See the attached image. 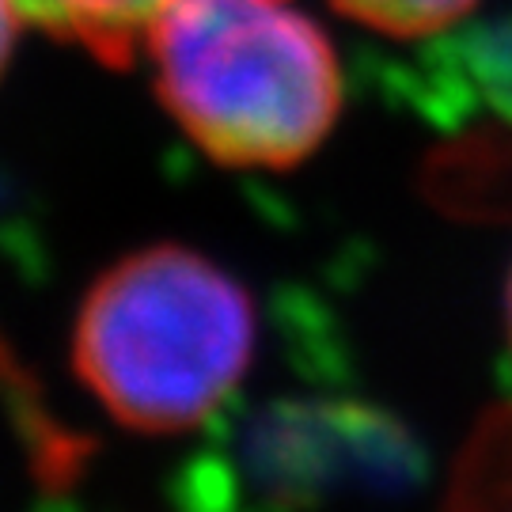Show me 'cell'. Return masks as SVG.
<instances>
[{
    "label": "cell",
    "instance_id": "1",
    "mask_svg": "<svg viewBox=\"0 0 512 512\" xmlns=\"http://www.w3.org/2000/svg\"><path fill=\"white\" fill-rule=\"evenodd\" d=\"M145 57L167 114L232 171L304 164L342 114L334 42L296 0H167Z\"/></svg>",
    "mask_w": 512,
    "mask_h": 512
},
{
    "label": "cell",
    "instance_id": "2",
    "mask_svg": "<svg viewBox=\"0 0 512 512\" xmlns=\"http://www.w3.org/2000/svg\"><path fill=\"white\" fill-rule=\"evenodd\" d=\"M255 338V304L236 277L183 243H152L84 293L73 372L118 425L186 433L236 395Z\"/></svg>",
    "mask_w": 512,
    "mask_h": 512
},
{
    "label": "cell",
    "instance_id": "3",
    "mask_svg": "<svg viewBox=\"0 0 512 512\" xmlns=\"http://www.w3.org/2000/svg\"><path fill=\"white\" fill-rule=\"evenodd\" d=\"M164 4L167 0H19L31 23L110 69H126L145 54L148 27Z\"/></svg>",
    "mask_w": 512,
    "mask_h": 512
},
{
    "label": "cell",
    "instance_id": "4",
    "mask_svg": "<svg viewBox=\"0 0 512 512\" xmlns=\"http://www.w3.org/2000/svg\"><path fill=\"white\" fill-rule=\"evenodd\" d=\"M444 80L463 92V107H482L512 126V19L478 23L440 42Z\"/></svg>",
    "mask_w": 512,
    "mask_h": 512
},
{
    "label": "cell",
    "instance_id": "5",
    "mask_svg": "<svg viewBox=\"0 0 512 512\" xmlns=\"http://www.w3.org/2000/svg\"><path fill=\"white\" fill-rule=\"evenodd\" d=\"M448 512H512V406L478 425L459 459Z\"/></svg>",
    "mask_w": 512,
    "mask_h": 512
},
{
    "label": "cell",
    "instance_id": "6",
    "mask_svg": "<svg viewBox=\"0 0 512 512\" xmlns=\"http://www.w3.org/2000/svg\"><path fill=\"white\" fill-rule=\"evenodd\" d=\"M452 171H463L456 194L463 209L486 217L512 213V126L505 133H478Z\"/></svg>",
    "mask_w": 512,
    "mask_h": 512
},
{
    "label": "cell",
    "instance_id": "7",
    "mask_svg": "<svg viewBox=\"0 0 512 512\" xmlns=\"http://www.w3.org/2000/svg\"><path fill=\"white\" fill-rule=\"evenodd\" d=\"M334 12L391 38H425L448 31L475 12L478 0H330Z\"/></svg>",
    "mask_w": 512,
    "mask_h": 512
},
{
    "label": "cell",
    "instance_id": "8",
    "mask_svg": "<svg viewBox=\"0 0 512 512\" xmlns=\"http://www.w3.org/2000/svg\"><path fill=\"white\" fill-rule=\"evenodd\" d=\"M23 8L19 0H0V76L8 69V61L16 54V42H19V23H23Z\"/></svg>",
    "mask_w": 512,
    "mask_h": 512
},
{
    "label": "cell",
    "instance_id": "9",
    "mask_svg": "<svg viewBox=\"0 0 512 512\" xmlns=\"http://www.w3.org/2000/svg\"><path fill=\"white\" fill-rule=\"evenodd\" d=\"M505 327H509V346H512V274H509V285H505Z\"/></svg>",
    "mask_w": 512,
    "mask_h": 512
}]
</instances>
